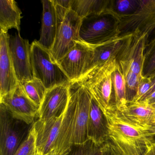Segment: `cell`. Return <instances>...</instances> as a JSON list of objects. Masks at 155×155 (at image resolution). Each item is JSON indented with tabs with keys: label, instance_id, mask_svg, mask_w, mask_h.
I'll use <instances>...</instances> for the list:
<instances>
[{
	"label": "cell",
	"instance_id": "1",
	"mask_svg": "<svg viewBox=\"0 0 155 155\" xmlns=\"http://www.w3.org/2000/svg\"><path fill=\"white\" fill-rule=\"evenodd\" d=\"M107 142L117 155H146L155 145V129L131 120L112 104L104 112Z\"/></svg>",
	"mask_w": 155,
	"mask_h": 155
},
{
	"label": "cell",
	"instance_id": "2",
	"mask_svg": "<svg viewBox=\"0 0 155 155\" xmlns=\"http://www.w3.org/2000/svg\"><path fill=\"white\" fill-rule=\"evenodd\" d=\"M56 8L57 30L50 52L53 61L58 62L81 41L80 29L82 19L71 8V0H52Z\"/></svg>",
	"mask_w": 155,
	"mask_h": 155
},
{
	"label": "cell",
	"instance_id": "3",
	"mask_svg": "<svg viewBox=\"0 0 155 155\" xmlns=\"http://www.w3.org/2000/svg\"><path fill=\"white\" fill-rule=\"evenodd\" d=\"M116 57L96 66L78 82L84 86L103 112L112 101V76L117 64Z\"/></svg>",
	"mask_w": 155,
	"mask_h": 155
},
{
	"label": "cell",
	"instance_id": "4",
	"mask_svg": "<svg viewBox=\"0 0 155 155\" xmlns=\"http://www.w3.org/2000/svg\"><path fill=\"white\" fill-rule=\"evenodd\" d=\"M31 60L34 78L42 82L47 90L71 83L59 64L53 61L50 51L37 41L31 44Z\"/></svg>",
	"mask_w": 155,
	"mask_h": 155
},
{
	"label": "cell",
	"instance_id": "5",
	"mask_svg": "<svg viewBox=\"0 0 155 155\" xmlns=\"http://www.w3.org/2000/svg\"><path fill=\"white\" fill-rule=\"evenodd\" d=\"M119 36L137 32L148 36L147 41L155 40V0L140 1L137 10L129 15H118Z\"/></svg>",
	"mask_w": 155,
	"mask_h": 155
},
{
	"label": "cell",
	"instance_id": "6",
	"mask_svg": "<svg viewBox=\"0 0 155 155\" xmlns=\"http://www.w3.org/2000/svg\"><path fill=\"white\" fill-rule=\"evenodd\" d=\"M33 123L28 124L13 117L0 103V155H14L28 137Z\"/></svg>",
	"mask_w": 155,
	"mask_h": 155
},
{
	"label": "cell",
	"instance_id": "7",
	"mask_svg": "<svg viewBox=\"0 0 155 155\" xmlns=\"http://www.w3.org/2000/svg\"><path fill=\"white\" fill-rule=\"evenodd\" d=\"M117 22L115 18L106 13L92 15L82 19L80 29L81 40L96 47L119 37Z\"/></svg>",
	"mask_w": 155,
	"mask_h": 155
},
{
	"label": "cell",
	"instance_id": "8",
	"mask_svg": "<svg viewBox=\"0 0 155 155\" xmlns=\"http://www.w3.org/2000/svg\"><path fill=\"white\" fill-rule=\"evenodd\" d=\"M93 47L79 41L58 62L71 83L78 82L91 69Z\"/></svg>",
	"mask_w": 155,
	"mask_h": 155
},
{
	"label": "cell",
	"instance_id": "9",
	"mask_svg": "<svg viewBox=\"0 0 155 155\" xmlns=\"http://www.w3.org/2000/svg\"><path fill=\"white\" fill-rule=\"evenodd\" d=\"M9 47L18 80L21 84L34 79L31 60V45L19 32L10 36Z\"/></svg>",
	"mask_w": 155,
	"mask_h": 155
},
{
	"label": "cell",
	"instance_id": "10",
	"mask_svg": "<svg viewBox=\"0 0 155 155\" xmlns=\"http://www.w3.org/2000/svg\"><path fill=\"white\" fill-rule=\"evenodd\" d=\"M0 103L5 106L13 117L27 124H33L38 117L39 107L28 97L20 82L15 89L0 98Z\"/></svg>",
	"mask_w": 155,
	"mask_h": 155
},
{
	"label": "cell",
	"instance_id": "11",
	"mask_svg": "<svg viewBox=\"0 0 155 155\" xmlns=\"http://www.w3.org/2000/svg\"><path fill=\"white\" fill-rule=\"evenodd\" d=\"M79 83H71L70 98L64 119L56 140L55 149L57 155H65L72 147L74 120L78 103Z\"/></svg>",
	"mask_w": 155,
	"mask_h": 155
},
{
	"label": "cell",
	"instance_id": "12",
	"mask_svg": "<svg viewBox=\"0 0 155 155\" xmlns=\"http://www.w3.org/2000/svg\"><path fill=\"white\" fill-rule=\"evenodd\" d=\"M147 39V34L131 33L117 58L118 61L127 64L133 72L141 78L143 77L142 71Z\"/></svg>",
	"mask_w": 155,
	"mask_h": 155
},
{
	"label": "cell",
	"instance_id": "13",
	"mask_svg": "<svg viewBox=\"0 0 155 155\" xmlns=\"http://www.w3.org/2000/svg\"><path fill=\"white\" fill-rule=\"evenodd\" d=\"M66 109L59 117L44 120L38 119L33 123L36 132V155H44L55 149Z\"/></svg>",
	"mask_w": 155,
	"mask_h": 155
},
{
	"label": "cell",
	"instance_id": "14",
	"mask_svg": "<svg viewBox=\"0 0 155 155\" xmlns=\"http://www.w3.org/2000/svg\"><path fill=\"white\" fill-rule=\"evenodd\" d=\"M70 85H60L47 90L39 109L38 119L59 117L65 111L69 100Z\"/></svg>",
	"mask_w": 155,
	"mask_h": 155
},
{
	"label": "cell",
	"instance_id": "15",
	"mask_svg": "<svg viewBox=\"0 0 155 155\" xmlns=\"http://www.w3.org/2000/svg\"><path fill=\"white\" fill-rule=\"evenodd\" d=\"M79 83L78 97L74 117L72 146L83 144L88 140V125L92 97L86 88Z\"/></svg>",
	"mask_w": 155,
	"mask_h": 155
},
{
	"label": "cell",
	"instance_id": "16",
	"mask_svg": "<svg viewBox=\"0 0 155 155\" xmlns=\"http://www.w3.org/2000/svg\"><path fill=\"white\" fill-rule=\"evenodd\" d=\"M8 33L0 32V98L16 88L19 84L12 61Z\"/></svg>",
	"mask_w": 155,
	"mask_h": 155
},
{
	"label": "cell",
	"instance_id": "17",
	"mask_svg": "<svg viewBox=\"0 0 155 155\" xmlns=\"http://www.w3.org/2000/svg\"><path fill=\"white\" fill-rule=\"evenodd\" d=\"M41 2L43 7L41 28L40 38L38 41L42 47L51 51L57 34V13L52 0H43Z\"/></svg>",
	"mask_w": 155,
	"mask_h": 155
},
{
	"label": "cell",
	"instance_id": "18",
	"mask_svg": "<svg viewBox=\"0 0 155 155\" xmlns=\"http://www.w3.org/2000/svg\"><path fill=\"white\" fill-rule=\"evenodd\" d=\"M88 139L102 146L108 140L107 123L103 111L92 98L87 129Z\"/></svg>",
	"mask_w": 155,
	"mask_h": 155
},
{
	"label": "cell",
	"instance_id": "19",
	"mask_svg": "<svg viewBox=\"0 0 155 155\" xmlns=\"http://www.w3.org/2000/svg\"><path fill=\"white\" fill-rule=\"evenodd\" d=\"M130 35V34H128L116 37L103 44L93 47V60L91 70L111 58L116 57L117 58Z\"/></svg>",
	"mask_w": 155,
	"mask_h": 155
},
{
	"label": "cell",
	"instance_id": "20",
	"mask_svg": "<svg viewBox=\"0 0 155 155\" xmlns=\"http://www.w3.org/2000/svg\"><path fill=\"white\" fill-rule=\"evenodd\" d=\"M119 110L129 118L140 125L152 126L155 124V107L145 101H128L126 106Z\"/></svg>",
	"mask_w": 155,
	"mask_h": 155
},
{
	"label": "cell",
	"instance_id": "21",
	"mask_svg": "<svg viewBox=\"0 0 155 155\" xmlns=\"http://www.w3.org/2000/svg\"><path fill=\"white\" fill-rule=\"evenodd\" d=\"M21 11L14 0L0 1V28L1 31L8 33L11 29L20 31Z\"/></svg>",
	"mask_w": 155,
	"mask_h": 155
},
{
	"label": "cell",
	"instance_id": "22",
	"mask_svg": "<svg viewBox=\"0 0 155 155\" xmlns=\"http://www.w3.org/2000/svg\"><path fill=\"white\" fill-rule=\"evenodd\" d=\"M111 1L103 0H71V8L81 19L92 15L109 14Z\"/></svg>",
	"mask_w": 155,
	"mask_h": 155
},
{
	"label": "cell",
	"instance_id": "23",
	"mask_svg": "<svg viewBox=\"0 0 155 155\" xmlns=\"http://www.w3.org/2000/svg\"><path fill=\"white\" fill-rule=\"evenodd\" d=\"M112 79L115 99L114 104L117 108L120 109L126 106L128 101L126 80L118 61L112 74Z\"/></svg>",
	"mask_w": 155,
	"mask_h": 155
},
{
	"label": "cell",
	"instance_id": "24",
	"mask_svg": "<svg viewBox=\"0 0 155 155\" xmlns=\"http://www.w3.org/2000/svg\"><path fill=\"white\" fill-rule=\"evenodd\" d=\"M28 97L36 105H41L47 89L43 83L38 79H34L22 84Z\"/></svg>",
	"mask_w": 155,
	"mask_h": 155
},
{
	"label": "cell",
	"instance_id": "25",
	"mask_svg": "<svg viewBox=\"0 0 155 155\" xmlns=\"http://www.w3.org/2000/svg\"><path fill=\"white\" fill-rule=\"evenodd\" d=\"M118 61L122 69L126 80L128 101H131L136 96L139 84L143 77L141 78L133 72L128 65L125 62L119 61Z\"/></svg>",
	"mask_w": 155,
	"mask_h": 155
},
{
	"label": "cell",
	"instance_id": "26",
	"mask_svg": "<svg viewBox=\"0 0 155 155\" xmlns=\"http://www.w3.org/2000/svg\"><path fill=\"white\" fill-rule=\"evenodd\" d=\"M140 1L118 0L111 1V13L113 18L118 15H129L135 13L140 6Z\"/></svg>",
	"mask_w": 155,
	"mask_h": 155
},
{
	"label": "cell",
	"instance_id": "27",
	"mask_svg": "<svg viewBox=\"0 0 155 155\" xmlns=\"http://www.w3.org/2000/svg\"><path fill=\"white\" fill-rule=\"evenodd\" d=\"M102 146L88 140L83 144L73 145L65 155H102Z\"/></svg>",
	"mask_w": 155,
	"mask_h": 155
},
{
	"label": "cell",
	"instance_id": "28",
	"mask_svg": "<svg viewBox=\"0 0 155 155\" xmlns=\"http://www.w3.org/2000/svg\"><path fill=\"white\" fill-rule=\"evenodd\" d=\"M37 151L36 132L33 124L28 137L13 155H36Z\"/></svg>",
	"mask_w": 155,
	"mask_h": 155
},
{
	"label": "cell",
	"instance_id": "29",
	"mask_svg": "<svg viewBox=\"0 0 155 155\" xmlns=\"http://www.w3.org/2000/svg\"><path fill=\"white\" fill-rule=\"evenodd\" d=\"M142 75L144 78H152L155 76V47L145 58Z\"/></svg>",
	"mask_w": 155,
	"mask_h": 155
},
{
	"label": "cell",
	"instance_id": "30",
	"mask_svg": "<svg viewBox=\"0 0 155 155\" xmlns=\"http://www.w3.org/2000/svg\"><path fill=\"white\" fill-rule=\"evenodd\" d=\"M151 85V78H150L143 77L139 84L137 91L136 96L133 98L131 101L133 102H137L140 101L143 99L147 93L150 89Z\"/></svg>",
	"mask_w": 155,
	"mask_h": 155
},
{
	"label": "cell",
	"instance_id": "31",
	"mask_svg": "<svg viewBox=\"0 0 155 155\" xmlns=\"http://www.w3.org/2000/svg\"><path fill=\"white\" fill-rule=\"evenodd\" d=\"M102 155H117L107 141L102 146Z\"/></svg>",
	"mask_w": 155,
	"mask_h": 155
},
{
	"label": "cell",
	"instance_id": "32",
	"mask_svg": "<svg viewBox=\"0 0 155 155\" xmlns=\"http://www.w3.org/2000/svg\"><path fill=\"white\" fill-rule=\"evenodd\" d=\"M140 101H144L150 105L155 104V91Z\"/></svg>",
	"mask_w": 155,
	"mask_h": 155
},
{
	"label": "cell",
	"instance_id": "33",
	"mask_svg": "<svg viewBox=\"0 0 155 155\" xmlns=\"http://www.w3.org/2000/svg\"><path fill=\"white\" fill-rule=\"evenodd\" d=\"M151 78V87H150V89L149 91L148 92L147 95L145 96V97L143 98V99L142 100L144 99L145 98L147 97L148 96H150V94H152L153 92H155V76H153L152 78Z\"/></svg>",
	"mask_w": 155,
	"mask_h": 155
},
{
	"label": "cell",
	"instance_id": "34",
	"mask_svg": "<svg viewBox=\"0 0 155 155\" xmlns=\"http://www.w3.org/2000/svg\"><path fill=\"white\" fill-rule=\"evenodd\" d=\"M146 155H155V145L149 150Z\"/></svg>",
	"mask_w": 155,
	"mask_h": 155
},
{
	"label": "cell",
	"instance_id": "35",
	"mask_svg": "<svg viewBox=\"0 0 155 155\" xmlns=\"http://www.w3.org/2000/svg\"><path fill=\"white\" fill-rule=\"evenodd\" d=\"M44 155H57V154L56 153V151L54 150H53Z\"/></svg>",
	"mask_w": 155,
	"mask_h": 155
},
{
	"label": "cell",
	"instance_id": "36",
	"mask_svg": "<svg viewBox=\"0 0 155 155\" xmlns=\"http://www.w3.org/2000/svg\"><path fill=\"white\" fill-rule=\"evenodd\" d=\"M153 127H154V128L155 129V124H154V125H153Z\"/></svg>",
	"mask_w": 155,
	"mask_h": 155
},
{
	"label": "cell",
	"instance_id": "37",
	"mask_svg": "<svg viewBox=\"0 0 155 155\" xmlns=\"http://www.w3.org/2000/svg\"><path fill=\"white\" fill-rule=\"evenodd\" d=\"M151 106H153V107H155V105H151Z\"/></svg>",
	"mask_w": 155,
	"mask_h": 155
}]
</instances>
